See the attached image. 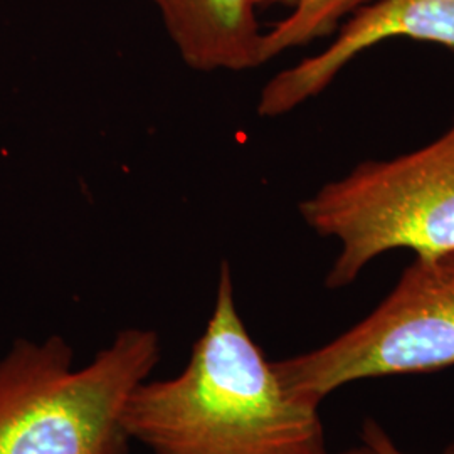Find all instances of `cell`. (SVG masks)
Returning <instances> with one entry per match:
<instances>
[{
	"instance_id": "277c9868",
	"label": "cell",
	"mask_w": 454,
	"mask_h": 454,
	"mask_svg": "<svg viewBox=\"0 0 454 454\" xmlns=\"http://www.w3.org/2000/svg\"><path fill=\"white\" fill-rule=\"evenodd\" d=\"M454 365V251L414 258L389 294L333 340L273 362L292 395L320 407L347 384Z\"/></svg>"
},
{
	"instance_id": "30bf717a",
	"label": "cell",
	"mask_w": 454,
	"mask_h": 454,
	"mask_svg": "<svg viewBox=\"0 0 454 454\" xmlns=\"http://www.w3.org/2000/svg\"><path fill=\"white\" fill-rule=\"evenodd\" d=\"M293 0H256V4L258 5H262V4H286V5H290L292 4Z\"/></svg>"
},
{
	"instance_id": "ba28073f",
	"label": "cell",
	"mask_w": 454,
	"mask_h": 454,
	"mask_svg": "<svg viewBox=\"0 0 454 454\" xmlns=\"http://www.w3.org/2000/svg\"><path fill=\"white\" fill-rule=\"evenodd\" d=\"M360 436H362V442L372 448L375 454H411L401 450L394 442V439L390 438L389 433L372 418H367L364 421ZM442 454H454V442H451Z\"/></svg>"
},
{
	"instance_id": "9c48e42d",
	"label": "cell",
	"mask_w": 454,
	"mask_h": 454,
	"mask_svg": "<svg viewBox=\"0 0 454 454\" xmlns=\"http://www.w3.org/2000/svg\"><path fill=\"white\" fill-rule=\"evenodd\" d=\"M340 454H375V451H373L372 448H369L367 444H360V446H357V448H352V450H347V451H343V453Z\"/></svg>"
},
{
	"instance_id": "8992f818",
	"label": "cell",
	"mask_w": 454,
	"mask_h": 454,
	"mask_svg": "<svg viewBox=\"0 0 454 454\" xmlns=\"http://www.w3.org/2000/svg\"><path fill=\"white\" fill-rule=\"evenodd\" d=\"M185 65L197 71H246L262 65L256 0H148Z\"/></svg>"
},
{
	"instance_id": "6da1fadb",
	"label": "cell",
	"mask_w": 454,
	"mask_h": 454,
	"mask_svg": "<svg viewBox=\"0 0 454 454\" xmlns=\"http://www.w3.org/2000/svg\"><path fill=\"white\" fill-rule=\"evenodd\" d=\"M318 409L283 387L251 339L223 261L211 318L185 369L140 382L121 419L153 454H328Z\"/></svg>"
},
{
	"instance_id": "7a4b0ae2",
	"label": "cell",
	"mask_w": 454,
	"mask_h": 454,
	"mask_svg": "<svg viewBox=\"0 0 454 454\" xmlns=\"http://www.w3.org/2000/svg\"><path fill=\"white\" fill-rule=\"evenodd\" d=\"M162 356L155 330L125 328L82 369L52 335L0 360V454H130L123 411Z\"/></svg>"
},
{
	"instance_id": "52a82bcc",
	"label": "cell",
	"mask_w": 454,
	"mask_h": 454,
	"mask_svg": "<svg viewBox=\"0 0 454 454\" xmlns=\"http://www.w3.org/2000/svg\"><path fill=\"white\" fill-rule=\"evenodd\" d=\"M367 2L369 0H293L290 14L262 34V65L290 49L309 46L337 33L343 20Z\"/></svg>"
},
{
	"instance_id": "5b68a950",
	"label": "cell",
	"mask_w": 454,
	"mask_h": 454,
	"mask_svg": "<svg viewBox=\"0 0 454 454\" xmlns=\"http://www.w3.org/2000/svg\"><path fill=\"white\" fill-rule=\"evenodd\" d=\"M395 37L438 44L454 56V0H369L343 20L326 48L262 86L258 114L276 118L300 108L322 95L360 54Z\"/></svg>"
},
{
	"instance_id": "3957f363",
	"label": "cell",
	"mask_w": 454,
	"mask_h": 454,
	"mask_svg": "<svg viewBox=\"0 0 454 454\" xmlns=\"http://www.w3.org/2000/svg\"><path fill=\"white\" fill-rule=\"evenodd\" d=\"M303 223L335 239L328 290L350 286L379 256L414 258L454 251V118L429 144L384 160H365L298 206Z\"/></svg>"
}]
</instances>
